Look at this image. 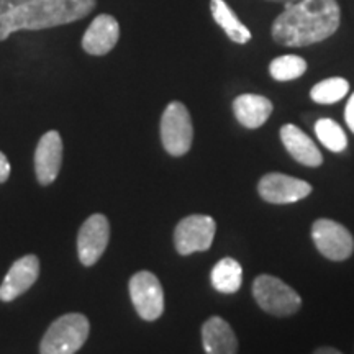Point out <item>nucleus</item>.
Wrapping results in <instances>:
<instances>
[{"mask_svg": "<svg viewBox=\"0 0 354 354\" xmlns=\"http://www.w3.org/2000/svg\"><path fill=\"white\" fill-rule=\"evenodd\" d=\"M120 38V25L112 15L95 17L82 38V48L88 55L104 56L110 53Z\"/></svg>", "mask_w": 354, "mask_h": 354, "instance_id": "13", "label": "nucleus"}, {"mask_svg": "<svg viewBox=\"0 0 354 354\" xmlns=\"http://www.w3.org/2000/svg\"><path fill=\"white\" fill-rule=\"evenodd\" d=\"M216 232L215 220L209 215H189L177 223L174 245L177 253L189 256L210 250Z\"/></svg>", "mask_w": 354, "mask_h": 354, "instance_id": "7", "label": "nucleus"}, {"mask_svg": "<svg viewBox=\"0 0 354 354\" xmlns=\"http://www.w3.org/2000/svg\"><path fill=\"white\" fill-rule=\"evenodd\" d=\"M258 192L263 201L269 203H294L302 201L312 194V185L297 177H292L281 172H269L258 184Z\"/></svg>", "mask_w": 354, "mask_h": 354, "instance_id": "9", "label": "nucleus"}, {"mask_svg": "<svg viewBox=\"0 0 354 354\" xmlns=\"http://www.w3.org/2000/svg\"><path fill=\"white\" fill-rule=\"evenodd\" d=\"M110 240L107 216L95 214L84 221L77 234V253L84 266H94L102 258Z\"/></svg>", "mask_w": 354, "mask_h": 354, "instance_id": "10", "label": "nucleus"}, {"mask_svg": "<svg viewBox=\"0 0 354 354\" xmlns=\"http://www.w3.org/2000/svg\"><path fill=\"white\" fill-rule=\"evenodd\" d=\"M312 238L318 251L331 261L348 259L354 251L353 234L333 220H317L312 227Z\"/></svg>", "mask_w": 354, "mask_h": 354, "instance_id": "8", "label": "nucleus"}, {"mask_svg": "<svg viewBox=\"0 0 354 354\" xmlns=\"http://www.w3.org/2000/svg\"><path fill=\"white\" fill-rule=\"evenodd\" d=\"M63 165V140L59 133L51 130L44 133L35 151V171L41 185L55 183Z\"/></svg>", "mask_w": 354, "mask_h": 354, "instance_id": "11", "label": "nucleus"}, {"mask_svg": "<svg viewBox=\"0 0 354 354\" xmlns=\"http://www.w3.org/2000/svg\"><path fill=\"white\" fill-rule=\"evenodd\" d=\"M95 8V0H26L0 15V41L15 32H35L73 24Z\"/></svg>", "mask_w": 354, "mask_h": 354, "instance_id": "2", "label": "nucleus"}, {"mask_svg": "<svg viewBox=\"0 0 354 354\" xmlns=\"http://www.w3.org/2000/svg\"><path fill=\"white\" fill-rule=\"evenodd\" d=\"M315 135L320 143L333 153H342L346 149L348 138L343 128L331 118H320L315 123Z\"/></svg>", "mask_w": 354, "mask_h": 354, "instance_id": "20", "label": "nucleus"}, {"mask_svg": "<svg viewBox=\"0 0 354 354\" xmlns=\"http://www.w3.org/2000/svg\"><path fill=\"white\" fill-rule=\"evenodd\" d=\"M130 297L136 313L146 322H154L165 312V290L159 279L149 271H140L130 279Z\"/></svg>", "mask_w": 354, "mask_h": 354, "instance_id": "6", "label": "nucleus"}, {"mask_svg": "<svg viewBox=\"0 0 354 354\" xmlns=\"http://www.w3.org/2000/svg\"><path fill=\"white\" fill-rule=\"evenodd\" d=\"M212 286L221 294H234L243 282V268L236 259L223 258L214 266L210 274Z\"/></svg>", "mask_w": 354, "mask_h": 354, "instance_id": "18", "label": "nucleus"}, {"mask_svg": "<svg viewBox=\"0 0 354 354\" xmlns=\"http://www.w3.org/2000/svg\"><path fill=\"white\" fill-rule=\"evenodd\" d=\"M307 71V61L295 55L276 57L269 66V73L276 81L286 82L302 77Z\"/></svg>", "mask_w": 354, "mask_h": 354, "instance_id": "21", "label": "nucleus"}, {"mask_svg": "<svg viewBox=\"0 0 354 354\" xmlns=\"http://www.w3.org/2000/svg\"><path fill=\"white\" fill-rule=\"evenodd\" d=\"M268 2H279V3H284V6H290V3L299 2V0H268Z\"/></svg>", "mask_w": 354, "mask_h": 354, "instance_id": "26", "label": "nucleus"}, {"mask_svg": "<svg viewBox=\"0 0 354 354\" xmlns=\"http://www.w3.org/2000/svg\"><path fill=\"white\" fill-rule=\"evenodd\" d=\"M8 176H10V162H8L6 154L0 151V184L6 183Z\"/></svg>", "mask_w": 354, "mask_h": 354, "instance_id": "22", "label": "nucleus"}, {"mask_svg": "<svg viewBox=\"0 0 354 354\" xmlns=\"http://www.w3.org/2000/svg\"><path fill=\"white\" fill-rule=\"evenodd\" d=\"M281 140L286 149L295 161L308 167L322 166L323 156L317 145L313 143L308 135L295 125H284L281 128Z\"/></svg>", "mask_w": 354, "mask_h": 354, "instance_id": "14", "label": "nucleus"}, {"mask_svg": "<svg viewBox=\"0 0 354 354\" xmlns=\"http://www.w3.org/2000/svg\"><path fill=\"white\" fill-rule=\"evenodd\" d=\"M253 295L264 312L276 317L294 315L302 307V299L297 292L279 277L269 276V274H263L254 279Z\"/></svg>", "mask_w": 354, "mask_h": 354, "instance_id": "4", "label": "nucleus"}, {"mask_svg": "<svg viewBox=\"0 0 354 354\" xmlns=\"http://www.w3.org/2000/svg\"><path fill=\"white\" fill-rule=\"evenodd\" d=\"M348 92H349V82L346 79L330 77V79H325V81L318 82L317 86H313L312 92H310V97H312V100H315L317 104L330 105L344 99Z\"/></svg>", "mask_w": 354, "mask_h": 354, "instance_id": "19", "label": "nucleus"}, {"mask_svg": "<svg viewBox=\"0 0 354 354\" xmlns=\"http://www.w3.org/2000/svg\"><path fill=\"white\" fill-rule=\"evenodd\" d=\"M315 354H342V353H339L338 349H335V348H328V346H325V348L317 349Z\"/></svg>", "mask_w": 354, "mask_h": 354, "instance_id": "25", "label": "nucleus"}, {"mask_svg": "<svg viewBox=\"0 0 354 354\" xmlns=\"http://www.w3.org/2000/svg\"><path fill=\"white\" fill-rule=\"evenodd\" d=\"M344 118H346L349 130L354 133V94L349 97V100L346 104V110H344Z\"/></svg>", "mask_w": 354, "mask_h": 354, "instance_id": "23", "label": "nucleus"}, {"mask_svg": "<svg viewBox=\"0 0 354 354\" xmlns=\"http://www.w3.org/2000/svg\"><path fill=\"white\" fill-rule=\"evenodd\" d=\"M284 7L272 24V38L282 46L302 48L320 43L339 26L342 10L336 0H299Z\"/></svg>", "mask_w": 354, "mask_h": 354, "instance_id": "1", "label": "nucleus"}, {"mask_svg": "<svg viewBox=\"0 0 354 354\" xmlns=\"http://www.w3.org/2000/svg\"><path fill=\"white\" fill-rule=\"evenodd\" d=\"M202 343L205 354H236L238 339L228 322L210 317L202 326Z\"/></svg>", "mask_w": 354, "mask_h": 354, "instance_id": "15", "label": "nucleus"}, {"mask_svg": "<svg viewBox=\"0 0 354 354\" xmlns=\"http://www.w3.org/2000/svg\"><path fill=\"white\" fill-rule=\"evenodd\" d=\"M39 276L38 256L28 254L12 264L10 271L0 286V300L12 302L32 287Z\"/></svg>", "mask_w": 354, "mask_h": 354, "instance_id": "12", "label": "nucleus"}, {"mask_svg": "<svg viewBox=\"0 0 354 354\" xmlns=\"http://www.w3.org/2000/svg\"><path fill=\"white\" fill-rule=\"evenodd\" d=\"M194 127L187 107L171 102L161 117V141L171 156H184L192 146Z\"/></svg>", "mask_w": 354, "mask_h": 354, "instance_id": "5", "label": "nucleus"}, {"mask_svg": "<svg viewBox=\"0 0 354 354\" xmlns=\"http://www.w3.org/2000/svg\"><path fill=\"white\" fill-rule=\"evenodd\" d=\"M25 2H26V0H0V15H3V13L13 10V8H17Z\"/></svg>", "mask_w": 354, "mask_h": 354, "instance_id": "24", "label": "nucleus"}, {"mask_svg": "<svg viewBox=\"0 0 354 354\" xmlns=\"http://www.w3.org/2000/svg\"><path fill=\"white\" fill-rule=\"evenodd\" d=\"M210 10L212 15H214V20L228 35V38L232 41L238 44H245L250 41L251 32L234 15V12L228 7V3L225 0H210Z\"/></svg>", "mask_w": 354, "mask_h": 354, "instance_id": "17", "label": "nucleus"}, {"mask_svg": "<svg viewBox=\"0 0 354 354\" xmlns=\"http://www.w3.org/2000/svg\"><path fill=\"white\" fill-rule=\"evenodd\" d=\"M234 117L243 127L254 128L263 127L272 113V102L258 94H243L233 102Z\"/></svg>", "mask_w": 354, "mask_h": 354, "instance_id": "16", "label": "nucleus"}, {"mask_svg": "<svg viewBox=\"0 0 354 354\" xmlns=\"http://www.w3.org/2000/svg\"><path fill=\"white\" fill-rule=\"evenodd\" d=\"M91 325L82 313H68L51 323L44 333L39 353L41 354H76L87 342Z\"/></svg>", "mask_w": 354, "mask_h": 354, "instance_id": "3", "label": "nucleus"}]
</instances>
